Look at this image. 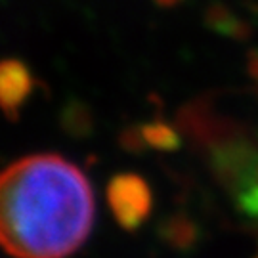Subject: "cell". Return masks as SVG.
Returning a JSON list of instances; mask_svg holds the SVG:
<instances>
[{
    "mask_svg": "<svg viewBox=\"0 0 258 258\" xmlns=\"http://www.w3.org/2000/svg\"><path fill=\"white\" fill-rule=\"evenodd\" d=\"M94 194L83 170L59 155H31L0 182V237L16 258H67L90 235Z\"/></svg>",
    "mask_w": 258,
    "mask_h": 258,
    "instance_id": "cell-1",
    "label": "cell"
},
{
    "mask_svg": "<svg viewBox=\"0 0 258 258\" xmlns=\"http://www.w3.org/2000/svg\"><path fill=\"white\" fill-rule=\"evenodd\" d=\"M109 203L120 226H124L126 230H134L149 214L151 194L142 178L122 174L111 182Z\"/></svg>",
    "mask_w": 258,
    "mask_h": 258,
    "instance_id": "cell-2",
    "label": "cell"
},
{
    "mask_svg": "<svg viewBox=\"0 0 258 258\" xmlns=\"http://www.w3.org/2000/svg\"><path fill=\"white\" fill-rule=\"evenodd\" d=\"M0 92H2V107L10 119L16 117V111L21 107L31 94V73L19 61H4L0 71Z\"/></svg>",
    "mask_w": 258,
    "mask_h": 258,
    "instance_id": "cell-3",
    "label": "cell"
}]
</instances>
